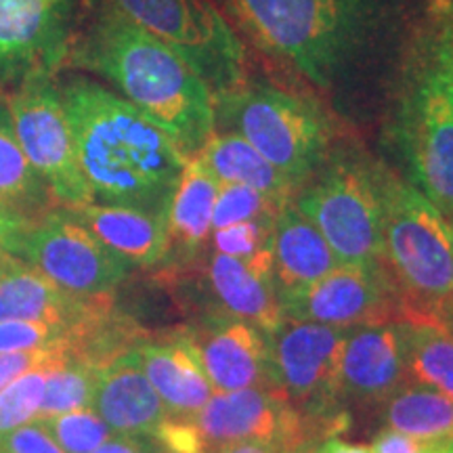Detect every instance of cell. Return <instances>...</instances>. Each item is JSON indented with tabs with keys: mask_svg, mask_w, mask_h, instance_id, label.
Returning a JSON list of instances; mask_svg holds the SVG:
<instances>
[{
	"mask_svg": "<svg viewBox=\"0 0 453 453\" xmlns=\"http://www.w3.org/2000/svg\"><path fill=\"white\" fill-rule=\"evenodd\" d=\"M433 453H453V441H439Z\"/></svg>",
	"mask_w": 453,
	"mask_h": 453,
	"instance_id": "cell-42",
	"label": "cell"
},
{
	"mask_svg": "<svg viewBox=\"0 0 453 453\" xmlns=\"http://www.w3.org/2000/svg\"><path fill=\"white\" fill-rule=\"evenodd\" d=\"M105 4L185 57L214 97L246 84V49L217 0H105Z\"/></svg>",
	"mask_w": 453,
	"mask_h": 453,
	"instance_id": "cell-7",
	"label": "cell"
},
{
	"mask_svg": "<svg viewBox=\"0 0 453 453\" xmlns=\"http://www.w3.org/2000/svg\"><path fill=\"white\" fill-rule=\"evenodd\" d=\"M298 447H294L290 443H281V441H246V443L225 447V449H220L219 453H292L294 449H298Z\"/></svg>",
	"mask_w": 453,
	"mask_h": 453,
	"instance_id": "cell-37",
	"label": "cell"
},
{
	"mask_svg": "<svg viewBox=\"0 0 453 453\" xmlns=\"http://www.w3.org/2000/svg\"><path fill=\"white\" fill-rule=\"evenodd\" d=\"M81 173L93 202L164 214L189 162L154 120L87 78L59 84Z\"/></svg>",
	"mask_w": 453,
	"mask_h": 453,
	"instance_id": "cell-1",
	"label": "cell"
},
{
	"mask_svg": "<svg viewBox=\"0 0 453 453\" xmlns=\"http://www.w3.org/2000/svg\"><path fill=\"white\" fill-rule=\"evenodd\" d=\"M447 326L453 330V296H451V304H449V313H447Z\"/></svg>",
	"mask_w": 453,
	"mask_h": 453,
	"instance_id": "cell-45",
	"label": "cell"
},
{
	"mask_svg": "<svg viewBox=\"0 0 453 453\" xmlns=\"http://www.w3.org/2000/svg\"><path fill=\"white\" fill-rule=\"evenodd\" d=\"M313 449H315L313 443H307V445H300L298 449H294L292 453H313Z\"/></svg>",
	"mask_w": 453,
	"mask_h": 453,
	"instance_id": "cell-44",
	"label": "cell"
},
{
	"mask_svg": "<svg viewBox=\"0 0 453 453\" xmlns=\"http://www.w3.org/2000/svg\"><path fill=\"white\" fill-rule=\"evenodd\" d=\"M137 350L147 378L166 405L170 418L194 416L214 395L196 344L187 334L164 342L145 340Z\"/></svg>",
	"mask_w": 453,
	"mask_h": 453,
	"instance_id": "cell-20",
	"label": "cell"
},
{
	"mask_svg": "<svg viewBox=\"0 0 453 453\" xmlns=\"http://www.w3.org/2000/svg\"><path fill=\"white\" fill-rule=\"evenodd\" d=\"M281 212L277 206L258 191L243 185H220L217 202H214L212 231L223 226L243 223V220L275 219Z\"/></svg>",
	"mask_w": 453,
	"mask_h": 453,
	"instance_id": "cell-31",
	"label": "cell"
},
{
	"mask_svg": "<svg viewBox=\"0 0 453 453\" xmlns=\"http://www.w3.org/2000/svg\"><path fill=\"white\" fill-rule=\"evenodd\" d=\"M99 367L82 361L65 359L49 370L44 384V399L38 418L57 416L93 405Z\"/></svg>",
	"mask_w": 453,
	"mask_h": 453,
	"instance_id": "cell-28",
	"label": "cell"
},
{
	"mask_svg": "<svg viewBox=\"0 0 453 453\" xmlns=\"http://www.w3.org/2000/svg\"><path fill=\"white\" fill-rule=\"evenodd\" d=\"M407 380L396 324L357 327L347 334L340 364V395L387 403Z\"/></svg>",
	"mask_w": 453,
	"mask_h": 453,
	"instance_id": "cell-18",
	"label": "cell"
},
{
	"mask_svg": "<svg viewBox=\"0 0 453 453\" xmlns=\"http://www.w3.org/2000/svg\"><path fill=\"white\" fill-rule=\"evenodd\" d=\"M248 38L315 88L340 82L380 30L390 0H225Z\"/></svg>",
	"mask_w": 453,
	"mask_h": 453,
	"instance_id": "cell-3",
	"label": "cell"
},
{
	"mask_svg": "<svg viewBox=\"0 0 453 453\" xmlns=\"http://www.w3.org/2000/svg\"><path fill=\"white\" fill-rule=\"evenodd\" d=\"M273 223L275 219H258L214 229L211 235L214 250L234 258L257 257V254L269 250Z\"/></svg>",
	"mask_w": 453,
	"mask_h": 453,
	"instance_id": "cell-33",
	"label": "cell"
},
{
	"mask_svg": "<svg viewBox=\"0 0 453 453\" xmlns=\"http://www.w3.org/2000/svg\"><path fill=\"white\" fill-rule=\"evenodd\" d=\"M283 315L340 330L399 324L403 304L387 265H338L330 273L280 298Z\"/></svg>",
	"mask_w": 453,
	"mask_h": 453,
	"instance_id": "cell-12",
	"label": "cell"
},
{
	"mask_svg": "<svg viewBox=\"0 0 453 453\" xmlns=\"http://www.w3.org/2000/svg\"><path fill=\"white\" fill-rule=\"evenodd\" d=\"M382 211L384 260L393 275L403 319L447 324L453 296V220L382 164H373Z\"/></svg>",
	"mask_w": 453,
	"mask_h": 453,
	"instance_id": "cell-4",
	"label": "cell"
},
{
	"mask_svg": "<svg viewBox=\"0 0 453 453\" xmlns=\"http://www.w3.org/2000/svg\"><path fill=\"white\" fill-rule=\"evenodd\" d=\"M67 55L73 65L107 78L187 157L200 154L217 130L214 95L200 73L166 42L105 3Z\"/></svg>",
	"mask_w": 453,
	"mask_h": 453,
	"instance_id": "cell-2",
	"label": "cell"
},
{
	"mask_svg": "<svg viewBox=\"0 0 453 453\" xmlns=\"http://www.w3.org/2000/svg\"><path fill=\"white\" fill-rule=\"evenodd\" d=\"M162 453H170V451H162Z\"/></svg>",
	"mask_w": 453,
	"mask_h": 453,
	"instance_id": "cell-47",
	"label": "cell"
},
{
	"mask_svg": "<svg viewBox=\"0 0 453 453\" xmlns=\"http://www.w3.org/2000/svg\"><path fill=\"white\" fill-rule=\"evenodd\" d=\"M19 263H21L19 258H15L13 254H9L7 250H3V248H0V277H4L9 271H13Z\"/></svg>",
	"mask_w": 453,
	"mask_h": 453,
	"instance_id": "cell-41",
	"label": "cell"
},
{
	"mask_svg": "<svg viewBox=\"0 0 453 453\" xmlns=\"http://www.w3.org/2000/svg\"><path fill=\"white\" fill-rule=\"evenodd\" d=\"M410 380L453 399V330L439 319L396 324Z\"/></svg>",
	"mask_w": 453,
	"mask_h": 453,
	"instance_id": "cell-26",
	"label": "cell"
},
{
	"mask_svg": "<svg viewBox=\"0 0 453 453\" xmlns=\"http://www.w3.org/2000/svg\"><path fill=\"white\" fill-rule=\"evenodd\" d=\"M206 277L223 315L242 319L271 334L286 319L273 283L271 250L252 258H234L214 252L208 258Z\"/></svg>",
	"mask_w": 453,
	"mask_h": 453,
	"instance_id": "cell-17",
	"label": "cell"
},
{
	"mask_svg": "<svg viewBox=\"0 0 453 453\" xmlns=\"http://www.w3.org/2000/svg\"><path fill=\"white\" fill-rule=\"evenodd\" d=\"M390 430L422 441H453V399L422 384H405L387 401Z\"/></svg>",
	"mask_w": 453,
	"mask_h": 453,
	"instance_id": "cell-27",
	"label": "cell"
},
{
	"mask_svg": "<svg viewBox=\"0 0 453 453\" xmlns=\"http://www.w3.org/2000/svg\"><path fill=\"white\" fill-rule=\"evenodd\" d=\"M95 411L124 437H156L168 410L151 387L137 349L118 355L99 370L93 396Z\"/></svg>",
	"mask_w": 453,
	"mask_h": 453,
	"instance_id": "cell-16",
	"label": "cell"
},
{
	"mask_svg": "<svg viewBox=\"0 0 453 453\" xmlns=\"http://www.w3.org/2000/svg\"><path fill=\"white\" fill-rule=\"evenodd\" d=\"M416 187L453 220V30L424 44L396 127Z\"/></svg>",
	"mask_w": 453,
	"mask_h": 453,
	"instance_id": "cell-6",
	"label": "cell"
},
{
	"mask_svg": "<svg viewBox=\"0 0 453 453\" xmlns=\"http://www.w3.org/2000/svg\"><path fill=\"white\" fill-rule=\"evenodd\" d=\"M111 300V294L78 296L61 290L24 263L0 277V321H47V324L73 327L110 304Z\"/></svg>",
	"mask_w": 453,
	"mask_h": 453,
	"instance_id": "cell-19",
	"label": "cell"
},
{
	"mask_svg": "<svg viewBox=\"0 0 453 453\" xmlns=\"http://www.w3.org/2000/svg\"><path fill=\"white\" fill-rule=\"evenodd\" d=\"M347 330L286 319L267 334L271 370L277 393L294 407H304L317 418L330 411L340 396V364Z\"/></svg>",
	"mask_w": 453,
	"mask_h": 453,
	"instance_id": "cell-13",
	"label": "cell"
},
{
	"mask_svg": "<svg viewBox=\"0 0 453 453\" xmlns=\"http://www.w3.org/2000/svg\"><path fill=\"white\" fill-rule=\"evenodd\" d=\"M70 327L47 321H0V353L67 350ZM67 355V353H65Z\"/></svg>",
	"mask_w": 453,
	"mask_h": 453,
	"instance_id": "cell-32",
	"label": "cell"
},
{
	"mask_svg": "<svg viewBox=\"0 0 453 453\" xmlns=\"http://www.w3.org/2000/svg\"><path fill=\"white\" fill-rule=\"evenodd\" d=\"M26 226L27 223H24V220H17L9 217V214L0 212V248L7 250L9 254L13 252V246L19 240V235L26 231Z\"/></svg>",
	"mask_w": 453,
	"mask_h": 453,
	"instance_id": "cell-38",
	"label": "cell"
},
{
	"mask_svg": "<svg viewBox=\"0 0 453 453\" xmlns=\"http://www.w3.org/2000/svg\"><path fill=\"white\" fill-rule=\"evenodd\" d=\"M21 150L64 208L93 202L53 72H34L4 95Z\"/></svg>",
	"mask_w": 453,
	"mask_h": 453,
	"instance_id": "cell-10",
	"label": "cell"
},
{
	"mask_svg": "<svg viewBox=\"0 0 453 453\" xmlns=\"http://www.w3.org/2000/svg\"><path fill=\"white\" fill-rule=\"evenodd\" d=\"M70 359L64 350H34V353H0V388L24 373L42 365H55Z\"/></svg>",
	"mask_w": 453,
	"mask_h": 453,
	"instance_id": "cell-35",
	"label": "cell"
},
{
	"mask_svg": "<svg viewBox=\"0 0 453 453\" xmlns=\"http://www.w3.org/2000/svg\"><path fill=\"white\" fill-rule=\"evenodd\" d=\"M240 134L294 185L303 187L330 157L334 124L315 101L277 87H243L214 97V127Z\"/></svg>",
	"mask_w": 453,
	"mask_h": 453,
	"instance_id": "cell-5",
	"label": "cell"
},
{
	"mask_svg": "<svg viewBox=\"0 0 453 453\" xmlns=\"http://www.w3.org/2000/svg\"><path fill=\"white\" fill-rule=\"evenodd\" d=\"M3 97H4V88L0 87V99H3Z\"/></svg>",
	"mask_w": 453,
	"mask_h": 453,
	"instance_id": "cell-46",
	"label": "cell"
},
{
	"mask_svg": "<svg viewBox=\"0 0 453 453\" xmlns=\"http://www.w3.org/2000/svg\"><path fill=\"white\" fill-rule=\"evenodd\" d=\"M36 422L49 430L55 443L65 453H93L116 434L93 407L36 418Z\"/></svg>",
	"mask_w": 453,
	"mask_h": 453,
	"instance_id": "cell-29",
	"label": "cell"
},
{
	"mask_svg": "<svg viewBox=\"0 0 453 453\" xmlns=\"http://www.w3.org/2000/svg\"><path fill=\"white\" fill-rule=\"evenodd\" d=\"M439 441H422L407 437L403 433H396V430H382L378 434V439L373 441L372 451L373 453H433L434 445Z\"/></svg>",
	"mask_w": 453,
	"mask_h": 453,
	"instance_id": "cell-36",
	"label": "cell"
},
{
	"mask_svg": "<svg viewBox=\"0 0 453 453\" xmlns=\"http://www.w3.org/2000/svg\"><path fill=\"white\" fill-rule=\"evenodd\" d=\"M73 0H0V87L7 95L34 72L67 57Z\"/></svg>",
	"mask_w": 453,
	"mask_h": 453,
	"instance_id": "cell-14",
	"label": "cell"
},
{
	"mask_svg": "<svg viewBox=\"0 0 453 453\" xmlns=\"http://www.w3.org/2000/svg\"><path fill=\"white\" fill-rule=\"evenodd\" d=\"M294 197V206L330 243L340 265H387L373 164L332 156Z\"/></svg>",
	"mask_w": 453,
	"mask_h": 453,
	"instance_id": "cell-8",
	"label": "cell"
},
{
	"mask_svg": "<svg viewBox=\"0 0 453 453\" xmlns=\"http://www.w3.org/2000/svg\"><path fill=\"white\" fill-rule=\"evenodd\" d=\"M219 187L211 170L196 156L189 157L164 211L168 235L166 258L174 257L180 263H189L211 240Z\"/></svg>",
	"mask_w": 453,
	"mask_h": 453,
	"instance_id": "cell-23",
	"label": "cell"
},
{
	"mask_svg": "<svg viewBox=\"0 0 453 453\" xmlns=\"http://www.w3.org/2000/svg\"><path fill=\"white\" fill-rule=\"evenodd\" d=\"M313 453H373L372 447L367 445H357V443H347L342 439H327L326 443L315 447Z\"/></svg>",
	"mask_w": 453,
	"mask_h": 453,
	"instance_id": "cell-40",
	"label": "cell"
},
{
	"mask_svg": "<svg viewBox=\"0 0 453 453\" xmlns=\"http://www.w3.org/2000/svg\"><path fill=\"white\" fill-rule=\"evenodd\" d=\"M196 344L214 390L263 388L277 393L267 334L234 317H219L200 332H187ZM280 395V393H277Z\"/></svg>",
	"mask_w": 453,
	"mask_h": 453,
	"instance_id": "cell-15",
	"label": "cell"
},
{
	"mask_svg": "<svg viewBox=\"0 0 453 453\" xmlns=\"http://www.w3.org/2000/svg\"><path fill=\"white\" fill-rule=\"evenodd\" d=\"M441 9H443L445 15L453 17V0H441Z\"/></svg>",
	"mask_w": 453,
	"mask_h": 453,
	"instance_id": "cell-43",
	"label": "cell"
},
{
	"mask_svg": "<svg viewBox=\"0 0 453 453\" xmlns=\"http://www.w3.org/2000/svg\"><path fill=\"white\" fill-rule=\"evenodd\" d=\"M147 445L141 437H124V434H113V437L95 449L93 453H147Z\"/></svg>",
	"mask_w": 453,
	"mask_h": 453,
	"instance_id": "cell-39",
	"label": "cell"
},
{
	"mask_svg": "<svg viewBox=\"0 0 453 453\" xmlns=\"http://www.w3.org/2000/svg\"><path fill=\"white\" fill-rule=\"evenodd\" d=\"M50 367L53 365L36 367L0 388V433H9L36 420L41 413L44 384H47Z\"/></svg>",
	"mask_w": 453,
	"mask_h": 453,
	"instance_id": "cell-30",
	"label": "cell"
},
{
	"mask_svg": "<svg viewBox=\"0 0 453 453\" xmlns=\"http://www.w3.org/2000/svg\"><path fill=\"white\" fill-rule=\"evenodd\" d=\"M55 208H59V203L21 150L7 101L3 97L0 99V212L30 225Z\"/></svg>",
	"mask_w": 453,
	"mask_h": 453,
	"instance_id": "cell-25",
	"label": "cell"
},
{
	"mask_svg": "<svg viewBox=\"0 0 453 453\" xmlns=\"http://www.w3.org/2000/svg\"><path fill=\"white\" fill-rule=\"evenodd\" d=\"M11 254L78 296L111 294L130 273L127 260L104 246L64 206L27 225Z\"/></svg>",
	"mask_w": 453,
	"mask_h": 453,
	"instance_id": "cell-11",
	"label": "cell"
},
{
	"mask_svg": "<svg viewBox=\"0 0 453 453\" xmlns=\"http://www.w3.org/2000/svg\"><path fill=\"white\" fill-rule=\"evenodd\" d=\"M269 250L280 298L304 290L340 265L326 237L294 203L275 217Z\"/></svg>",
	"mask_w": 453,
	"mask_h": 453,
	"instance_id": "cell-22",
	"label": "cell"
},
{
	"mask_svg": "<svg viewBox=\"0 0 453 453\" xmlns=\"http://www.w3.org/2000/svg\"><path fill=\"white\" fill-rule=\"evenodd\" d=\"M196 157L211 170L219 185L250 187L281 208L292 203L298 194V187L290 179L235 133L214 130Z\"/></svg>",
	"mask_w": 453,
	"mask_h": 453,
	"instance_id": "cell-24",
	"label": "cell"
},
{
	"mask_svg": "<svg viewBox=\"0 0 453 453\" xmlns=\"http://www.w3.org/2000/svg\"><path fill=\"white\" fill-rule=\"evenodd\" d=\"M0 453H65L41 422L0 433Z\"/></svg>",
	"mask_w": 453,
	"mask_h": 453,
	"instance_id": "cell-34",
	"label": "cell"
},
{
	"mask_svg": "<svg viewBox=\"0 0 453 453\" xmlns=\"http://www.w3.org/2000/svg\"><path fill=\"white\" fill-rule=\"evenodd\" d=\"M67 212L130 267H154L166 258L168 235L164 214L97 202L67 208Z\"/></svg>",
	"mask_w": 453,
	"mask_h": 453,
	"instance_id": "cell-21",
	"label": "cell"
},
{
	"mask_svg": "<svg viewBox=\"0 0 453 453\" xmlns=\"http://www.w3.org/2000/svg\"><path fill=\"white\" fill-rule=\"evenodd\" d=\"M156 439L170 453H219L246 441H281L294 447L311 443L307 413L283 395L263 388L214 390L194 416H168Z\"/></svg>",
	"mask_w": 453,
	"mask_h": 453,
	"instance_id": "cell-9",
	"label": "cell"
}]
</instances>
